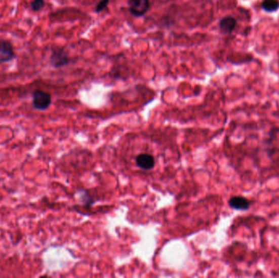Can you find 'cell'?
<instances>
[{
    "label": "cell",
    "instance_id": "1",
    "mask_svg": "<svg viewBox=\"0 0 279 278\" xmlns=\"http://www.w3.org/2000/svg\"><path fill=\"white\" fill-rule=\"evenodd\" d=\"M70 58L63 48H55L51 54L50 65L55 69L65 67L70 63Z\"/></svg>",
    "mask_w": 279,
    "mask_h": 278
},
{
    "label": "cell",
    "instance_id": "2",
    "mask_svg": "<svg viewBox=\"0 0 279 278\" xmlns=\"http://www.w3.org/2000/svg\"><path fill=\"white\" fill-rule=\"evenodd\" d=\"M33 106L38 110H45L52 103V96L48 92L41 90H35L32 94Z\"/></svg>",
    "mask_w": 279,
    "mask_h": 278
},
{
    "label": "cell",
    "instance_id": "4",
    "mask_svg": "<svg viewBox=\"0 0 279 278\" xmlns=\"http://www.w3.org/2000/svg\"><path fill=\"white\" fill-rule=\"evenodd\" d=\"M16 57L13 44L7 40H0V64L10 62Z\"/></svg>",
    "mask_w": 279,
    "mask_h": 278
},
{
    "label": "cell",
    "instance_id": "8",
    "mask_svg": "<svg viewBox=\"0 0 279 278\" xmlns=\"http://www.w3.org/2000/svg\"><path fill=\"white\" fill-rule=\"evenodd\" d=\"M260 6L261 9L266 13H275L279 9L278 0H264Z\"/></svg>",
    "mask_w": 279,
    "mask_h": 278
},
{
    "label": "cell",
    "instance_id": "3",
    "mask_svg": "<svg viewBox=\"0 0 279 278\" xmlns=\"http://www.w3.org/2000/svg\"><path fill=\"white\" fill-rule=\"evenodd\" d=\"M128 9L132 16L142 17L149 9V0H128Z\"/></svg>",
    "mask_w": 279,
    "mask_h": 278
},
{
    "label": "cell",
    "instance_id": "6",
    "mask_svg": "<svg viewBox=\"0 0 279 278\" xmlns=\"http://www.w3.org/2000/svg\"><path fill=\"white\" fill-rule=\"evenodd\" d=\"M252 202L243 196H234L229 200V205L231 208L237 211H247L251 207Z\"/></svg>",
    "mask_w": 279,
    "mask_h": 278
},
{
    "label": "cell",
    "instance_id": "5",
    "mask_svg": "<svg viewBox=\"0 0 279 278\" xmlns=\"http://www.w3.org/2000/svg\"><path fill=\"white\" fill-rule=\"evenodd\" d=\"M237 25V20L231 16L223 17L219 22V29L221 34H229L234 30Z\"/></svg>",
    "mask_w": 279,
    "mask_h": 278
},
{
    "label": "cell",
    "instance_id": "9",
    "mask_svg": "<svg viewBox=\"0 0 279 278\" xmlns=\"http://www.w3.org/2000/svg\"><path fill=\"white\" fill-rule=\"evenodd\" d=\"M44 6H45L44 0H32L30 3V9L34 12H39L44 9Z\"/></svg>",
    "mask_w": 279,
    "mask_h": 278
},
{
    "label": "cell",
    "instance_id": "10",
    "mask_svg": "<svg viewBox=\"0 0 279 278\" xmlns=\"http://www.w3.org/2000/svg\"><path fill=\"white\" fill-rule=\"evenodd\" d=\"M109 3V0H100V2L97 4L96 9H95L96 13H101V12L105 10L107 8Z\"/></svg>",
    "mask_w": 279,
    "mask_h": 278
},
{
    "label": "cell",
    "instance_id": "7",
    "mask_svg": "<svg viewBox=\"0 0 279 278\" xmlns=\"http://www.w3.org/2000/svg\"><path fill=\"white\" fill-rule=\"evenodd\" d=\"M137 166L139 168L144 170H150L154 167L155 161L153 156L146 153H141L138 155L136 159Z\"/></svg>",
    "mask_w": 279,
    "mask_h": 278
}]
</instances>
